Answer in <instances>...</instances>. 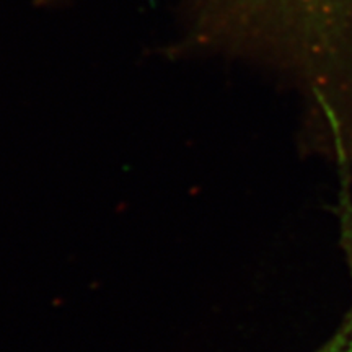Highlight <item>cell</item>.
<instances>
[{
	"label": "cell",
	"instance_id": "cell-1",
	"mask_svg": "<svg viewBox=\"0 0 352 352\" xmlns=\"http://www.w3.org/2000/svg\"><path fill=\"white\" fill-rule=\"evenodd\" d=\"M341 230H342V246L349 264L351 279H352V202L344 201L341 209ZM315 352H352V302L347 315L342 320L341 327L336 329L329 340Z\"/></svg>",
	"mask_w": 352,
	"mask_h": 352
},
{
	"label": "cell",
	"instance_id": "cell-2",
	"mask_svg": "<svg viewBox=\"0 0 352 352\" xmlns=\"http://www.w3.org/2000/svg\"><path fill=\"white\" fill-rule=\"evenodd\" d=\"M308 3H311V6L314 7H316V6H328L329 2H331V0H307Z\"/></svg>",
	"mask_w": 352,
	"mask_h": 352
}]
</instances>
